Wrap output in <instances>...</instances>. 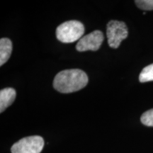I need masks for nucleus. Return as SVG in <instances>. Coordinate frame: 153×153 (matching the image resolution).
I'll list each match as a JSON object with an SVG mask.
<instances>
[{
    "label": "nucleus",
    "mask_w": 153,
    "mask_h": 153,
    "mask_svg": "<svg viewBox=\"0 0 153 153\" xmlns=\"http://www.w3.org/2000/svg\"><path fill=\"white\" fill-rule=\"evenodd\" d=\"M89 82L87 74L79 69L65 70L59 72L53 80V87L59 92L68 94L85 87Z\"/></svg>",
    "instance_id": "nucleus-1"
},
{
    "label": "nucleus",
    "mask_w": 153,
    "mask_h": 153,
    "mask_svg": "<svg viewBox=\"0 0 153 153\" xmlns=\"http://www.w3.org/2000/svg\"><path fill=\"white\" fill-rule=\"evenodd\" d=\"M16 91L13 88H5L0 91V112L4 111L10 106L16 98Z\"/></svg>",
    "instance_id": "nucleus-6"
},
{
    "label": "nucleus",
    "mask_w": 153,
    "mask_h": 153,
    "mask_svg": "<svg viewBox=\"0 0 153 153\" xmlns=\"http://www.w3.org/2000/svg\"><path fill=\"white\" fill-rule=\"evenodd\" d=\"M85 33V26L78 21L65 22L58 26L56 29V37L64 43H74L81 39Z\"/></svg>",
    "instance_id": "nucleus-2"
},
{
    "label": "nucleus",
    "mask_w": 153,
    "mask_h": 153,
    "mask_svg": "<svg viewBox=\"0 0 153 153\" xmlns=\"http://www.w3.org/2000/svg\"><path fill=\"white\" fill-rule=\"evenodd\" d=\"M44 147V140L38 135L21 139L11 148V153H41Z\"/></svg>",
    "instance_id": "nucleus-4"
},
{
    "label": "nucleus",
    "mask_w": 153,
    "mask_h": 153,
    "mask_svg": "<svg viewBox=\"0 0 153 153\" xmlns=\"http://www.w3.org/2000/svg\"><path fill=\"white\" fill-rule=\"evenodd\" d=\"M104 34L101 30H94L82 37L76 43V49L79 52L97 51L104 41Z\"/></svg>",
    "instance_id": "nucleus-5"
},
{
    "label": "nucleus",
    "mask_w": 153,
    "mask_h": 153,
    "mask_svg": "<svg viewBox=\"0 0 153 153\" xmlns=\"http://www.w3.org/2000/svg\"><path fill=\"white\" fill-rule=\"evenodd\" d=\"M12 52V43L11 40L2 38L0 40V66L7 62Z\"/></svg>",
    "instance_id": "nucleus-7"
},
{
    "label": "nucleus",
    "mask_w": 153,
    "mask_h": 153,
    "mask_svg": "<svg viewBox=\"0 0 153 153\" xmlns=\"http://www.w3.org/2000/svg\"><path fill=\"white\" fill-rule=\"evenodd\" d=\"M106 36L108 45L116 49L119 47L122 41L128 36V30L123 22L112 20L108 23L106 27Z\"/></svg>",
    "instance_id": "nucleus-3"
},
{
    "label": "nucleus",
    "mask_w": 153,
    "mask_h": 153,
    "mask_svg": "<svg viewBox=\"0 0 153 153\" xmlns=\"http://www.w3.org/2000/svg\"><path fill=\"white\" fill-rule=\"evenodd\" d=\"M137 7L144 11L153 10V0H136Z\"/></svg>",
    "instance_id": "nucleus-10"
},
{
    "label": "nucleus",
    "mask_w": 153,
    "mask_h": 153,
    "mask_svg": "<svg viewBox=\"0 0 153 153\" xmlns=\"http://www.w3.org/2000/svg\"><path fill=\"white\" fill-rule=\"evenodd\" d=\"M139 81L141 83L153 81V64L149 65L143 68L139 75Z\"/></svg>",
    "instance_id": "nucleus-8"
},
{
    "label": "nucleus",
    "mask_w": 153,
    "mask_h": 153,
    "mask_svg": "<svg viewBox=\"0 0 153 153\" xmlns=\"http://www.w3.org/2000/svg\"><path fill=\"white\" fill-rule=\"evenodd\" d=\"M140 120L145 126L153 127V108L145 112L141 116Z\"/></svg>",
    "instance_id": "nucleus-9"
}]
</instances>
